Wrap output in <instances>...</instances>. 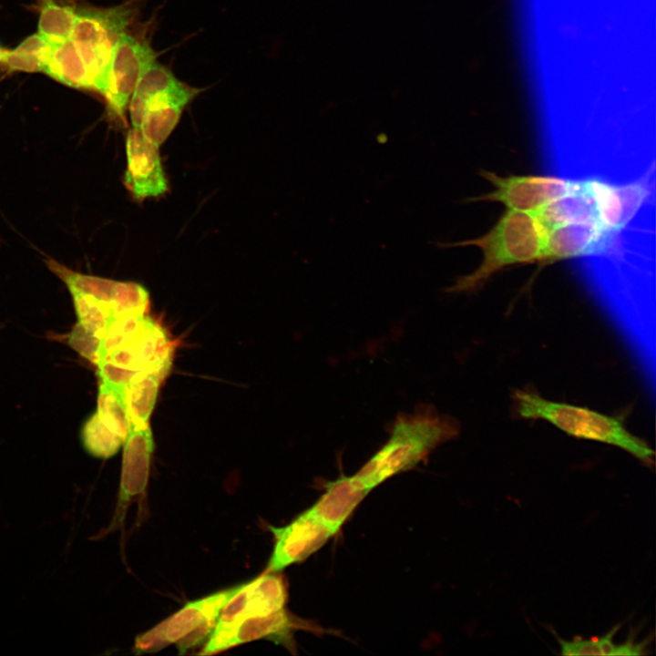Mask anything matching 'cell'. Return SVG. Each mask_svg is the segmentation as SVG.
<instances>
[{
    "instance_id": "obj_1",
    "label": "cell",
    "mask_w": 656,
    "mask_h": 656,
    "mask_svg": "<svg viewBox=\"0 0 656 656\" xmlns=\"http://www.w3.org/2000/svg\"><path fill=\"white\" fill-rule=\"evenodd\" d=\"M459 424L430 405H420L412 413L399 414L389 428V437L354 475L369 492L390 477L410 470L428 457L440 445L456 437Z\"/></svg>"
},
{
    "instance_id": "obj_2",
    "label": "cell",
    "mask_w": 656,
    "mask_h": 656,
    "mask_svg": "<svg viewBox=\"0 0 656 656\" xmlns=\"http://www.w3.org/2000/svg\"><path fill=\"white\" fill-rule=\"evenodd\" d=\"M548 230L534 213L507 210L485 235L453 243L437 242L439 248L476 246L483 252L480 265L471 273L456 278L447 292H470L490 277L515 264L542 260Z\"/></svg>"
},
{
    "instance_id": "obj_3",
    "label": "cell",
    "mask_w": 656,
    "mask_h": 656,
    "mask_svg": "<svg viewBox=\"0 0 656 656\" xmlns=\"http://www.w3.org/2000/svg\"><path fill=\"white\" fill-rule=\"evenodd\" d=\"M512 397L517 413L522 418L546 420L571 436L612 445L644 464L653 463V450L632 435L618 417L587 407L553 402L526 390L517 389Z\"/></svg>"
},
{
    "instance_id": "obj_4",
    "label": "cell",
    "mask_w": 656,
    "mask_h": 656,
    "mask_svg": "<svg viewBox=\"0 0 656 656\" xmlns=\"http://www.w3.org/2000/svg\"><path fill=\"white\" fill-rule=\"evenodd\" d=\"M203 88L178 79L155 61L139 79L129 101L132 128L159 147L179 123L184 108Z\"/></svg>"
},
{
    "instance_id": "obj_5",
    "label": "cell",
    "mask_w": 656,
    "mask_h": 656,
    "mask_svg": "<svg viewBox=\"0 0 656 656\" xmlns=\"http://www.w3.org/2000/svg\"><path fill=\"white\" fill-rule=\"evenodd\" d=\"M242 585L187 603L163 621L137 636L134 643L135 653H152L176 644L179 653L184 654L190 649L206 642L223 606Z\"/></svg>"
},
{
    "instance_id": "obj_6",
    "label": "cell",
    "mask_w": 656,
    "mask_h": 656,
    "mask_svg": "<svg viewBox=\"0 0 656 656\" xmlns=\"http://www.w3.org/2000/svg\"><path fill=\"white\" fill-rule=\"evenodd\" d=\"M138 0L103 9L77 13L71 39L87 69L93 88L103 94L113 46L138 12Z\"/></svg>"
},
{
    "instance_id": "obj_7",
    "label": "cell",
    "mask_w": 656,
    "mask_h": 656,
    "mask_svg": "<svg viewBox=\"0 0 656 656\" xmlns=\"http://www.w3.org/2000/svg\"><path fill=\"white\" fill-rule=\"evenodd\" d=\"M171 358L172 347L165 331L146 315L138 329L96 365L113 369L112 378L128 384L141 373L169 372Z\"/></svg>"
},
{
    "instance_id": "obj_8",
    "label": "cell",
    "mask_w": 656,
    "mask_h": 656,
    "mask_svg": "<svg viewBox=\"0 0 656 656\" xmlns=\"http://www.w3.org/2000/svg\"><path fill=\"white\" fill-rule=\"evenodd\" d=\"M158 55L145 37L126 31L116 41L103 95L109 109L118 118H123L139 79Z\"/></svg>"
},
{
    "instance_id": "obj_9",
    "label": "cell",
    "mask_w": 656,
    "mask_h": 656,
    "mask_svg": "<svg viewBox=\"0 0 656 656\" xmlns=\"http://www.w3.org/2000/svg\"><path fill=\"white\" fill-rule=\"evenodd\" d=\"M480 175L494 187V190L466 202L496 201L507 210L536 213L547 204L569 193L574 180L547 176H508L481 170Z\"/></svg>"
},
{
    "instance_id": "obj_10",
    "label": "cell",
    "mask_w": 656,
    "mask_h": 656,
    "mask_svg": "<svg viewBox=\"0 0 656 656\" xmlns=\"http://www.w3.org/2000/svg\"><path fill=\"white\" fill-rule=\"evenodd\" d=\"M123 457L117 506L105 533L123 526L128 508L134 500L145 497L154 444L148 425H130L123 443Z\"/></svg>"
},
{
    "instance_id": "obj_11",
    "label": "cell",
    "mask_w": 656,
    "mask_h": 656,
    "mask_svg": "<svg viewBox=\"0 0 656 656\" xmlns=\"http://www.w3.org/2000/svg\"><path fill=\"white\" fill-rule=\"evenodd\" d=\"M275 543L266 571L280 572L290 565L305 560L335 534L308 508L291 523L269 526Z\"/></svg>"
},
{
    "instance_id": "obj_12",
    "label": "cell",
    "mask_w": 656,
    "mask_h": 656,
    "mask_svg": "<svg viewBox=\"0 0 656 656\" xmlns=\"http://www.w3.org/2000/svg\"><path fill=\"white\" fill-rule=\"evenodd\" d=\"M277 573L265 571L244 583L223 606L215 627L228 626L244 619L266 616L285 609L287 591L282 577Z\"/></svg>"
},
{
    "instance_id": "obj_13",
    "label": "cell",
    "mask_w": 656,
    "mask_h": 656,
    "mask_svg": "<svg viewBox=\"0 0 656 656\" xmlns=\"http://www.w3.org/2000/svg\"><path fill=\"white\" fill-rule=\"evenodd\" d=\"M159 149L137 128L127 134L128 166L124 182L137 200L159 197L168 191Z\"/></svg>"
},
{
    "instance_id": "obj_14",
    "label": "cell",
    "mask_w": 656,
    "mask_h": 656,
    "mask_svg": "<svg viewBox=\"0 0 656 656\" xmlns=\"http://www.w3.org/2000/svg\"><path fill=\"white\" fill-rule=\"evenodd\" d=\"M46 264L67 287H74L110 302L120 316L146 313L149 293L137 282L80 273L54 260L47 261Z\"/></svg>"
},
{
    "instance_id": "obj_15",
    "label": "cell",
    "mask_w": 656,
    "mask_h": 656,
    "mask_svg": "<svg viewBox=\"0 0 656 656\" xmlns=\"http://www.w3.org/2000/svg\"><path fill=\"white\" fill-rule=\"evenodd\" d=\"M616 233L594 222L554 226L548 231L540 263L605 253L611 249Z\"/></svg>"
},
{
    "instance_id": "obj_16",
    "label": "cell",
    "mask_w": 656,
    "mask_h": 656,
    "mask_svg": "<svg viewBox=\"0 0 656 656\" xmlns=\"http://www.w3.org/2000/svg\"><path fill=\"white\" fill-rule=\"evenodd\" d=\"M293 622L285 609L266 616L241 620L236 623L215 627L199 654L221 652L240 644L267 638L291 644Z\"/></svg>"
},
{
    "instance_id": "obj_17",
    "label": "cell",
    "mask_w": 656,
    "mask_h": 656,
    "mask_svg": "<svg viewBox=\"0 0 656 656\" xmlns=\"http://www.w3.org/2000/svg\"><path fill=\"white\" fill-rule=\"evenodd\" d=\"M368 493L354 476H341L326 484L324 493L308 510L336 534Z\"/></svg>"
},
{
    "instance_id": "obj_18",
    "label": "cell",
    "mask_w": 656,
    "mask_h": 656,
    "mask_svg": "<svg viewBox=\"0 0 656 656\" xmlns=\"http://www.w3.org/2000/svg\"><path fill=\"white\" fill-rule=\"evenodd\" d=\"M44 71L56 80L77 88H93L83 59L71 38L49 44Z\"/></svg>"
},
{
    "instance_id": "obj_19",
    "label": "cell",
    "mask_w": 656,
    "mask_h": 656,
    "mask_svg": "<svg viewBox=\"0 0 656 656\" xmlns=\"http://www.w3.org/2000/svg\"><path fill=\"white\" fill-rule=\"evenodd\" d=\"M168 371L145 372L126 385V402L132 426H145L153 411L159 384Z\"/></svg>"
},
{
    "instance_id": "obj_20",
    "label": "cell",
    "mask_w": 656,
    "mask_h": 656,
    "mask_svg": "<svg viewBox=\"0 0 656 656\" xmlns=\"http://www.w3.org/2000/svg\"><path fill=\"white\" fill-rule=\"evenodd\" d=\"M620 625L614 626L601 637L583 639L574 637L570 641L557 637L562 655H641L645 653L648 641L635 642L629 639L621 644H616L614 638Z\"/></svg>"
},
{
    "instance_id": "obj_21",
    "label": "cell",
    "mask_w": 656,
    "mask_h": 656,
    "mask_svg": "<svg viewBox=\"0 0 656 656\" xmlns=\"http://www.w3.org/2000/svg\"><path fill=\"white\" fill-rule=\"evenodd\" d=\"M126 385L99 379L96 412L105 425L124 439L130 427L126 402Z\"/></svg>"
},
{
    "instance_id": "obj_22",
    "label": "cell",
    "mask_w": 656,
    "mask_h": 656,
    "mask_svg": "<svg viewBox=\"0 0 656 656\" xmlns=\"http://www.w3.org/2000/svg\"><path fill=\"white\" fill-rule=\"evenodd\" d=\"M49 43L39 34L26 38L17 47L3 51L2 62L10 69L25 72L44 71Z\"/></svg>"
},
{
    "instance_id": "obj_23",
    "label": "cell",
    "mask_w": 656,
    "mask_h": 656,
    "mask_svg": "<svg viewBox=\"0 0 656 656\" xmlns=\"http://www.w3.org/2000/svg\"><path fill=\"white\" fill-rule=\"evenodd\" d=\"M80 439L89 455L102 459L118 453L125 440L105 425L97 413L91 415L82 425Z\"/></svg>"
},
{
    "instance_id": "obj_24",
    "label": "cell",
    "mask_w": 656,
    "mask_h": 656,
    "mask_svg": "<svg viewBox=\"0 0 656 656\" xmlns=\"http://www.w3.org/2000/svg\"><path fill=\"white\" fill-rule=\"evenodd\" d=\"M76 15L70 6L46 1L40 12L38 34L49 44L71 38Z\"/></svg>"
},
{
    "instance_id": "obj_25",
    "label": "cell",
    "mask_w": 656,
    "mask_h": 656,
    "mask_svg": "<svg viewBox=\"0 0 656 656\" xmlns=\"http://www.w3.org/2000/svg\"><path fill=\"white\" fill-rule=\"evenodd\" d=\"M2 54H3V50L0 48V62H2Z\"/></svg>"
}]
</instances>
